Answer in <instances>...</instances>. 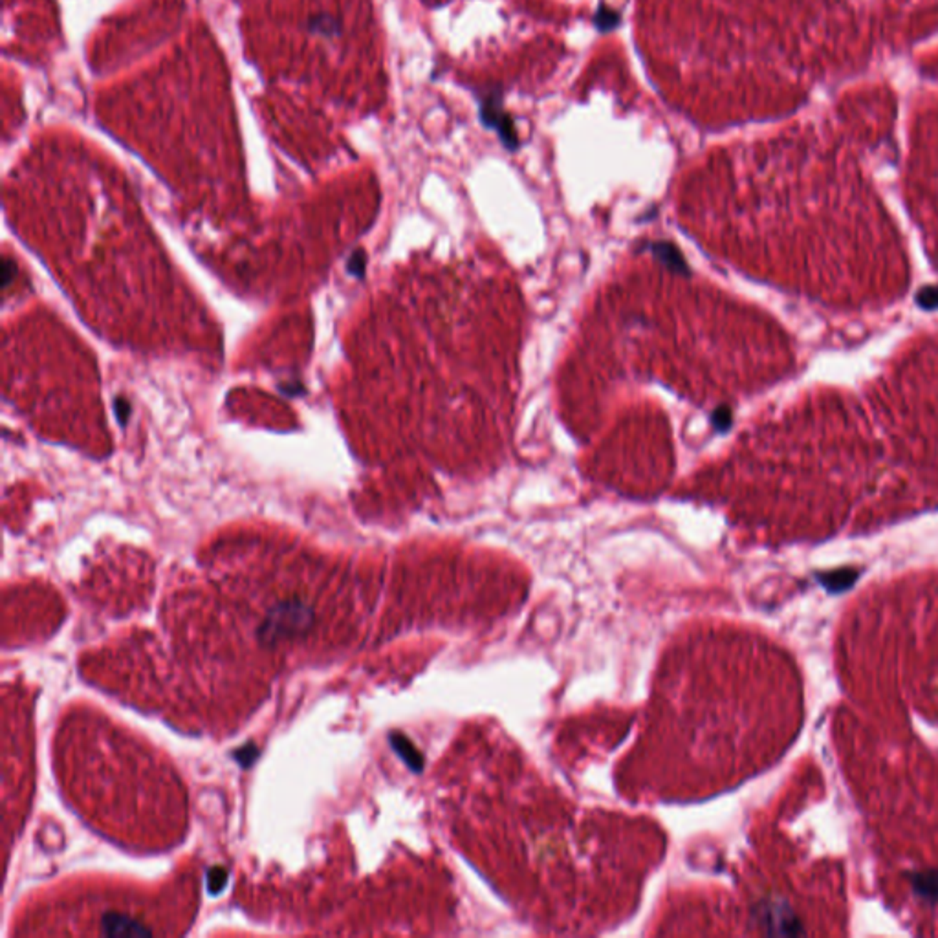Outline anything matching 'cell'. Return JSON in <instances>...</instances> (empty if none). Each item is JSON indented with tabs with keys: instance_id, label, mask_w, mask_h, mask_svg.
Masks as SVG:
<instances>
[{
	"instance_id": "1",
	"label": "cell",
	"mask_w": 938,
	"mask_h": 938,
	"mask_svg": "<svg viewBox=\"0 0 938 938\" xmlns=\"http://www.w3.org/2000/svg\"><path fill=\"white\" fill-rule=\"evenodd\" d=\"M917 303L925 310L938 308V286H925L917 293Z\"/></svg>"
},
{
	"instance_id": "2",
	"label": "cell",
	"mask_w": 938,
	"mask_h": 938,
	"mask_svg": "<svg viewBox=\"0 0 938 938\" xmlns=\"http://www.w3.org/2000/svg\"><path fill=\"white\" fill-rule=\"evenodd\" d=\"M116 411L120 412L121 422H125V418H127V415H129V405H125V402L116 403Z\"/></svg>"
}]
</instances>
